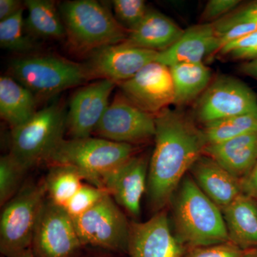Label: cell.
Segmentation results:
<instances>
[{
    "mask_svg": "<svg viewBox=\"0 0 257 257\" xmlns=\"http://www.w3.org/2000/svg\"><path fill=\"white\" fill-rule=\"evenodd\" d=\"M26 170L11 155L0 159V204L5 206L19 192Z\"/></svg>",
    "mask_w": 257,
    "mask_h": 257,
    "instance_id": "obj_28",
    "label": "cell"
},
{
    "mask_svg": "<svg viewBox=\"0 0 257 257\" xmlns=\"http://www.w3.org/2000/svg\"><path fill=\"white\" fill-rule=\"evenodd\" d=\"M257 47V31L229 42L219 50L221 55H231Z\"/></svg>",
    "mask_w": 257,
    "mask_h": 257,
    "instance_id": "obj_35",
    "label": "cell"
},
{
    "mask_svg": "<svg viewBox=\"0 0 257 257\" xmlns=\"http://www.w3.org/2000/svg\"><path fill=\"white\" fill-rule=\"evenodd\" d=\"M47 194L44 179L25 186L5 204L0 219V251L3 256L13 257L31 248Z\"/></svg>",
    "mask_w": 257,
    "mask_h": 257,
    "instance_id": "obj_7",
    "label": "cell"
},
{
    "mask_svg": "<svg viewBox=\"0 0 257 257\" xmlns=\"http://www.w3.org/2000/svg\"><path fill=\"white\" fill-rule=\"evenodd\" d=\"M148 170L146 157L135 155L103 180V188L134 217L140 214L142 198L147 191Z\"/></svg>",
    "mask_w": 257,
    "mask_h": 257,
    "instance_id": "obj_16",
    "label": "cell"
},
{
    "mask_svg": "<svg viewBox=\"0 0 257 257\" xmlns=\"http://www.w3.org/2000/svg\"><path fill=\"white\" fill-rule=\"evenodd\" d=\"M155 115L139 108L122 94H116L94 133L114 143L133 145L155 138Z\"/></svg>",
    "mask_w": 257,
    "mask_h": 257,
    "instance_id": "obj_11",
    "label": "cell"
},
{
    "mask_svg": "<svg viewBox=\"0 0 257 257\" xmlns=\"http://www.w3.org/2000/svg\"><path fill=\"white\" fill-rule=\"evenodd\" d=\"M111 4L116 21L128 32L141 23L149 10L143 0H114Z\"/></svg>",
    "mask_w": 257,
    "mask_h": 257,
    "instance_id": "obj_29",
    "label": "cell"
},
{
    "mask_svg": "<svg viewBox=\"0 0 257 257\" xmlns=\"http://www.w3.org/2000/svg\"><path fill=\"white\" fill-rule=\"evenodd\" d=\"M187 248L176 237L165 210L145 222H130L127 251L131 257H182Z\"/></svg>",
    "mask_w": 257,
    "mask_h": 257,
    "instance_id": "obj_15",
    "label": "cell"
},
{
    "mask_svg": "<svg viewBox=\"0 0 257 257\" xmlns=\"http://www.w3.org/2000/svg\"><path fill=\"white\" fill-rule=\"evenodd\" d=\"M219 48V37L213 24L202 23L184 30L172 47L158 52L155 62L169 67L180 63H200Z\"/></svg>",
    "mask_w": 257,
    "mask_h": 257,
    "instance_id": "obj_17",
    "label": "cell"
},
{
    "mask_svg": "<svg viewBox=\"0 0 257 257\" xmlns=\"http://www.w3.org/2000/svg\"><path fill=\"white\" fill-rule=\"evenodd\" d=\"M204 155L211 157L241 180L249 173L257 162V132L207 145Z\"/></svg>",
    "mask_w": 257,
    "mask_h": 257,
    "instance_id": "obj_19",
    "label": "cell"
},
{
    "mask_svg": "<svg viewBox=\"0 0 257 257\" xmlns=\"http://www.w3.org/2000/svg\"><path fill=\"white\" fill-rule=\"evenodd\" d=\"M242 257H257V248L245 251Z\"/></svg>",
    "mask_w": 257,
    "mask_h": 257,
    "instance_id": "obj_41",
    "label": "cell"
},
{
    "mask_svg": "<svg viewBox=\"0 0 257 257\" xmlns=\"http://www.w3.org/2000/svg\"><path fill=\"white\" fill-rule=\"evenodd\" d=\"M155 146L149 163L147 193L152 210H164L203 154L202 130L181 111L164 109L155 115Z\"/></svg>",
    "mask_w": 257,
    "mask_h": 257,
    "instance_id": "obj_1",
    "label": "cell"
},
{
    "mask_svg": "<svg viewBox=\"0 0 257 257\" xmlns=\"http://www.w3.org/2000/svg\"><path fill=\"white\" fill-rule=\"evenodd\" d=\"M82 174L73 166L51 165L45 179L49 199L64 207L82 187Z\"/></svg>",
    "mask_w": 257,
    "mask_h": 257,
    "instance_id": "obj_25",
    "label": "cell"
},
{
    "mask_svg": "<svg viewBox=\"0 0 257 257\" xmlns=\"http://www.w3.org/2000/svg\"><path fill=\"white\" fill-rule=\"evenodd\" d=\"M157 54L124 42L94 51L89 62L84 64L92 79H108L118 84L131 79L147 64L155 62Z\"/></svg>",
    "mask_w": 257,
    "mask_h": 257,
    "instance_id": "obj_13",
    "label": "cell"
},
{
    "mask_svg": "<svg viewBox=\"0 0 257 257\" xmlns=\"http://www.w3.org/2000/svg\"><path fill=\"white\" fill-rule=\"evenodd\" d=\"M117 85L128 100L150 114L156 115L175 103L170 68L160 62L147 64L131 79Z\"/></svg>",
    "mask_w": 257,
    "mask_h": 257,
    "instance_id": "obj_12",
    "label": "cell"
},
{
    "mask_svg": "<svg viewBox=\"0 0 257 257\" xmlns=\"http://www.w3.org/2000/svg\"><path fill=\"white\" fill-rule=\"evenodd\" d=\"M240 181L242 194L257 200V162L249 173Z\"/></svg>",
    "mask_w": 257,
    "mask_h": 257,
    "instance_id": "obj_36",
    "label": "cell"
},
{
    "mask_svg": "<svg viewBox=\"0 0 257 257\" xmlns=\"http://www.w3.org/2000/svg\"><path fill=\"white\" fill-rule=\"evenodd\" d=\"M73 220L82 246L127 251L130 222L109 194Z\"/></svg>",
    "mask_w": 257,
    "mask_h": 257,
    "instance_id": "obj_8",
    "label": "cell"
},
{
    "mask_svg": "<svg viewBox=\"0 0 257 257\" xmlns=\"http://www.w3.org/2000/svg\"><path fill=\"white\" fill-rule=\"evenodd\" d=\"M21 2L18 0H0V20L13 16L23 9Z\"/></svg>",
    "mask_w": 257,
    "mask_h": 257,
    "instance_id": "obj_37",
    "label": "cell"
},
{
    "mask_svg": "<svg viewBox=\"0 0 257 257\" xmlns=\"http://www.w3.org/2000/svg\"><path fill=\"white\" fill-rule=\"evenodd\" d=\"M67 114L60 102L37 111L25 124L13 128L10 155L26 171L47 162L64 140Z\"/></svg>",
    "mask_w": 257,
    "mask_h": 257,
    "instance_id": "obj_5",
    "label": "cell"
},
{
    "mask_svg": "<svg viewBox=\"0 0 257 257\" xmlns=\"http://www.w3.org/2000/svg\"><path fill=\"white\" fill-rule=\"evenodd\" d=\"M59 9L65 37L70 48L77 53H92L127 39V30L103 3L95 0L65 1Z\"/></svg>",
    "mask_w": 257,
    "mask_h": 257,
    "instance_id": "obj_3",
    "label": "cell"
},
{
    "mask_svg": "<svg viewBox=\"0 0 257 257\" xmlns=\"http://www.w3.org/2000/svg\"><path fill=\"white\" fill-rule=\"evenodd\" d=\"M201 130L206 146L215 145L257 132V116L246 114L231 116L204 124Z\"/></svg>",
    "mask_w": 257,
    "mask_h": 257,
    "instance_id": "obj_26",
    "label": "cell"
},
{
    "mask_svg": "<svg viewBox=\"0 0 257 257\" xmlns=\"http://www.w3.org/2000/svg\"><path fill=\"white\" fill-rule=\"evenodd\" d=\"M255 31H257V23H243L234 25L220 34H217L220 46L219 50L229 42L238 40Z\"/></svg>",
    "mask_w": 257,
    "mask_h": 257,
    "instance_id": "obj_34",
    "label": "cell"
},
{
    "mask_svg": "<svg viewBox=\"0 0 257 257\" xmlns=\"http://www.w3.org/2000/svg\"><path fill=\"white\" fill-rule=\"evenodd\" d=\"M82 246L73 219L63 207L46 199L32 239L35 256L72 257Z\"/></svg>",
    "mask_w": 257,
    "mask_h": 257,
    "instance_id": "obj_10",
    "label": "cell"
},
{
    "mask_svg": "<svg viewBox=\"0 0 257 257\" xmlns=\"http://www.w3.org/2000/svg\"><path fill=\"white\" fill-rule=\"evenodd\" d=\"M229 241L243 251L257 248V201L241 194L223 209Z\"/></svg>",
    "mask_w": 257,
    "mask_h": 257,
    "instance_id": "obj_21",
    "label": "cell"
},
{
    "mask_svg": "<svg viewBox=\"0 0 257 257\" xmlns=\"http://www.w3.org/2000/svg\"><path fill=\"white\" fill-rule=\"evenodd\" d=\"M257 23V1L238 7L224 18L212 23L216 34H220L234 25Z\"/></svg>",
    "mask_w": 257,
    "mask_h": 257,
    "instance_id": "obj_31",
    "label": "cell"
},
{
    "mask_svg": "<svg viewBox=\"0 0 257 257\" xmlns=\"http://www.w3.org/2000/svg\"><path fill=\"white\" fill-rule=\"evenodd\" d=\"M13 257H36L34 254L33 251H32V248H28V249L25 250V251H22V252L18 253L15 256Z\"/></svg>",
    "mask_w": 257,
    "mask_h": 257,
    "instance_id": "obj_40",
    "label": "cell"
},
{
    "mask_svg": "<svg viewBox=\"0 0 257 257\" xmlns=\"http://www.w3.org/2000/svg\"><path fill=\"white\" fill-rule=\"evenodd\" d=\"M230 56L233 58L239 59V60H253V59L257 58V47Z\"/></svg>",
    "mask_w": 257,
    "mask_h": 257,
    "instance_id": "obj_39",
    "label": "cell"
},
{
    "mask_svg": "<svg viewBox=\"0 0 257 257\" xmlns=\"http://www.w3.org/2000/svg\"><path fill=\"white\" fill-rule=\"evenodd\" d=\"M189 172L198 187L221 210L242 194L240 179L204 154Z\"/></svg>",
    "mask_w": 257,
    "mask_h": 257,
    "instance_id": "obj_18",
    "label": "cell"
},
{
    "mask_svg": "<svg viewBox=\"0 0 257 257\" xmlns=\"http://www.w3.org/2000/svg\"><path fill=\"white\" fill-rule=\"evenodd\" d=\"M135 154L133 145L90 137L62 140L46 162L73 166L91 185L104 189L103 180L106 176Z\"/></svg>",
    "mask_w": 257,
    "mask_h": 257,
    "instance_id": "obj_4",
    "label": "cell"
},
{
    "mask_svg": "<svg viewBox=\"0 0 257 257\" xmlns=\"http://www.w3.org/2000/svg\"><path fill=\"white\" fill-rule=\"evenodd\" d=\"M244 251L231 241H228L211 246L187 248L182 257H242Z\"/></svg>",
    "mask_w": 257,
    "mask_h": 257,
    "instance_id": "obj_32",
    "label": "cell"
},
{
    "mask_svg": "<svg viewBox=\"0 0 257 257\" xmlns=\"http://www.w3.org/2000/svg\"><path fill=\"white\" fill-rule=\"evenodd\" d=\"M36 96L11 76L0 78V116L15 128L25 124L37 112Z\"/></svg>",
    "mask_w": 257,
    "mask_h": 257,
    "instance_id": "obj_22",
    "label": "cell"
},
{
    "mask_svg": "<svg viewBox=\"0 0 257 257\" xmlns=\"http://www.w3.org/2000/svg\"><path fill=\"white\" fill-rule=\"evenodd\" d=\"M239 0H210L205 5L202 14L204 23H215L217 20L229 15L239 7Z\"/></svg>",
    "mask_w": 257,
    "mask_h": 257,
    "instance_id": "obj_33",
    "label": "cell"
},
{
    "mask_svg": "<svg viewBox=\"0 0 257 257\" xmlns=\"http://www.w3.org/2000/svg\"><path fill=\"white\" fill-rule=\"evenodd\" d=\"M24 5L28 10L25 28L32 35L43 38L62 39L65 37L60 9L55 2L26 0Z\"/></svg>",
    "mask_w": 257,
    "mask_h": 257,
    "instance_id": "obj_24",
    "label": "cell"
},
{
    "mask_svg": "<svg viewBox=\"0 0 257 257\" xmlns=\"http://www.w3.org/2000/svg\"><path fill=\"white\" fill-rule=\"evenodd\" d=\"M174 88L175 103L183 104L203 94L210 84V69L200 63H180L170 67Z\"/></svg>",
    "mask_w": 257,
    "mask_h": 257,
    "instance_id": "obj_23",
    "label": "cell"
},
{
    "mask_svg": "<svg viewBox=\"0 0 257 257\" xmlns=\"http://www.w3.org/2000/svg\"><path fill=\"white\" fill-rule=\"evenodd\" d=\"M184 31L168 17L149 10L141 23L128 32L125 42L140 48L162 52L172 47Z\"/></svg>",
    "mask_w": 257,
    "mask_h": 257,
    "instance_id": "obj_20",
    "label": "cell"
},
{
    "mask_svg": "<svg viewBox=\"0 0 257 257\" xmlns=\"http://www.w3.org/2000/svg\"><path fill=\"white\" fill-rule=\"evenodd\" d=\"M116 85L113 81L98 79L74 92L67 114V131L72 139L90 138L110 104Z\"/></svg>",
    "mask_w": 257,
    "mask_h": 257,
    "instance_id": "obj_14",
    "label": "cell"
},
{
    "mask_svg": "<svg viewBox=\"0 0 257 257\" xmlns=\"http://www.w3.org/2000/svg\"><path fill=\"white\" fill-rule=\"evenodd\" d=\"M196 114L204 124L240 115L257 116V96L239 79L221 76L201 96Z\"/></svg>",
    "mask_w": 257,
    "mask_h": 257,
    "instance_id": "obj_9",
    "label": "cell"
},
{
    "mask_svg": "<svg viewBox=\"0 0 257 257\" xmlns=\"http://www.w3.org/2000/svg\"><path fill=\"white\" fill-rule=\"evenodd\" d=\"M10 76L40 97H50L92 79L85 64L58 56H29L15 59Z\"/></svg>",
    "mask_w": 257,
    "mask_h": 257,
    "instance_id": "obj_6",
    "label": "cell"
},
{
    "mask_svg": "<svg viewBox=\"0 0 257 257\" xmlns=\"http://www.w3.org/2000/svg\"><path fill=\"white\" fill-rule=\"evenodd\" d=\"M107 194H109L106 189L82 184L64 208L72 219H75L94 207Z\"/></svg>",
    "mask_w": 257,
    "mask_h": 257,
    "instance_id": "obj_30",
    "label": "cell"
},
{
    "mask_svg": "<svg viewBox=\"0 0 257 257\" xmlns=\"http://www.w3.org/2000/svg\"><path fill=\"white\" fill-rule=\"evenodd\" d=\"M241 71L257 80V58L246 61L241 65Z\"/></svg>",
    "mask_w": 257,
    "mask_h": 257,
    "instance_id": "obj_38",
    "label": "cell"
},
{
    "mask_svg": "<svg viewBox=\"0 0 257 257\" xmlns=\"http://www.w3.org/2000/svg\"><path fill=\"white\" fill-rule=\"evenodd\" d=\"M170 204L174 234L187 249L229 241L222 211L192 177H184Z\"/></svg>",
    "mask_w": 257,
    "mask_h": 257,
    "instance_id": "obj_2",
    "label": "cell"
},
{
    "mask_svg": "<svg viewBox=\"0 0 257 257\" xmlns=\"http://www.w3.org/2000/svg\"><path fill=\"white\" fill-rule=\"evenodd\" d=\"M24 8L18 13L0 21V46L11 52H32L35 49V43L32 37L25 32V20H24Z\"/></svg>",
    "mask_w": 257,
    "mask_h": 257,
    "instance_id": "obj_27",
    "label": "cell"
}]
</instances>
